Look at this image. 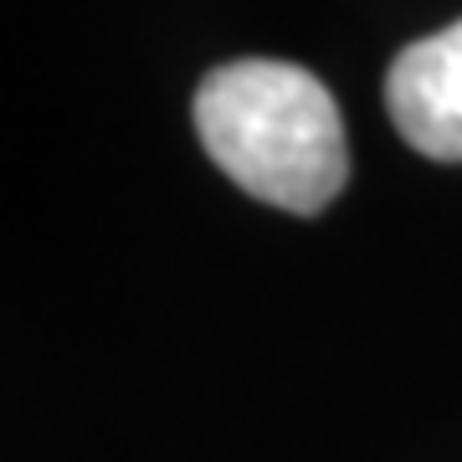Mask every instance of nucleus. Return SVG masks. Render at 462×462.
I'll return each instance as SVG.
<instances>
[{
  "label": "nucleus",
  "instance_id": "obj_1",
  "mask_svg": "<svg viewBox=\"0 0 462 462\" xmlns=\"http://www.w3.org/2000/svg\"><path fill=\"white\" fill-rule=\"evenodd\" d=\"M196 134L247 196L293 216L324 211L349 180V144L329 88L309 67L242 57L196 88Z\"/></svg>",
  "mask_w": 462,
  "mask_h": 462
},
{
  "label": "nucleus",
  "instance_id": "obj_2",
  "mask_svg": "<svg viewBox=\"0 0 462 462\" xmlns=\"http://www.w3.org/2000/svg\"><path fill=\"white\" fill-rule=\"evenodd\" d=\"M385 108L401 139L427 160H462V21L396 51L385 72Z\"/></svg>",
  "mask_w": 462,
  "mask_h": 462
}]
</instances>
